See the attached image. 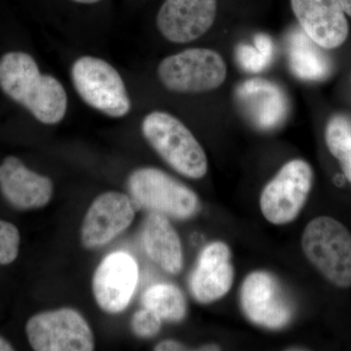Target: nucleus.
<instances>
[{"instance_id":"16","label":"nucleus","mask_w":351,"mask_h":351,"mask_svg":"<svg viewBox=\"0 0 351 351\" xmlns=\"http://www.w3.org/2000/svg\"><path fill=\"white\" fill-rule=\"evenodd\" d=\"M0 191L17 209H38L50 202L53 182L29 170L18 157L7 156L0 164Z\"/></svg>"},{"instance_id":"1","label":"nucleus","mask_w":351,"mask_h":351,"mask_svg":"<svg viewBox=\"0 0 351 351\" xmlns=\"http://www.w3.org/2000/svg\"><path fill=\"white\" fill-rule=\"evenodd\" d=\"M0 89L44 124H57L68 108L63 85L50 75H43L36 60L25 52L12 51L0 59Z\"/></svg>"},{"instance_id":"14","label":"nucleus","mask_w":351,"mask_h":351,"mask_svg":"<svg viewBox=\"0 0 351 351\" xmlns=\"http://www.w3.org/2000/svg\"><path fill=\"white\" fill-rule=\"evenodd\" d=\"M307 36L324 49L339 47L348 36V23L339 0H290Z\"/></svg>"},{"instance_id":"27","label":"nucleus","mask_w":351,"mask_h":351,"mask_svg":"<svg viewBox=\"0 0 351 351\" xmlns=\"http://www.w3.org/2000/svg\"><path fill=\"white\" fill-rule=\"evenodd\" d=\"M73 1L77 2L82 4H95L101 1V0H73Z\"/></svg>"},{"instance_id":"7","label":"nucleus","mask_w":351,"mask_h":351,"mask_svg":"<svg viewBox=\"0 0 351 351\" xmlns=\"http://www.w3.org/2000/svg\"><path fill=\"white\" fill-rule=\"evenodd\" d=\"M32 350L36 351H91L93 332L83 316L73 308L36 314L25 326Z\"/></svg>"},{"instance_id":"25","label":"nucleus","mask_w":351,"mask_h":351,"mask_svg":"<svg viewBox=\"0 0 351 351\" xmlns=\"http://www.w3.org/2000/svg\"><path fill=\"white\" fill-rule=\"evenodd\" d=\"M14 348L5 339L0 337V351H12Z\"/></svg>"},{"instance_id":"18","label":"nucleus","mask_w":351,"mask_h":351,"mask_svg":"<svg viewBox=\"0 0 351 351\" xmlns=\"http://www.w3.org/2000/svg\"><path fill=\"white\" fill-rule=\"evenodd\" d=\"M286 46L289 66L300 80L320 82L331 73V60L323 50L324 48L309 38L302 27L289 32Z\"/></svg>"},{"instance_id":"9","label":"nucleus","mask_w":351,"mask_h":351,"mask_svg":"<svg viewBox=\"0 0 351 351\" xmlns=\"http://www.w3.org/2000/svg\"><path fill=\"white\" fill-rule=\"evenodd\" d=\"M242 311L251 322L267 329H281L293 317V308L278 281L265 271L252 272L240 294Z\"/></svg>"},{"instance_id":"15","label":"nucleus","mask_w":351,"mask_h":351,"mask_svg":"<svg viewBox=\"0 0 351 351\" xmlns=\"http://www.w3.org/2000/svg\"><path fill=\"white\" fill-rule=\"evenodd\" d=\"M234 278L232 253L228 245L217 241L207 245L191 277V291L201 304L218 301L228 294Z\"/></svg>"},{"instance_id":"12","label":"nucleus","mask_w":351,"mask_h":351,"mask_svg":"<svg viewBox=\"0 0 351 351\" xmlns=\"http://www.w3.org/2000/svg\"><path fill=\"white\" fill-rule=\"evenodd\" d=\"M216 16L217 0H165L156 25L171 43H186L206 34Z\"/></svg>"},{"instance_id":"6","label":"nucleus","mask_w":351,"mask_h":351,"mask_svg":"<svg viewBox=\"0 0 351 351\" xmlns=\"http://www.w3.org/2000/svg\"><path fill=\"white\" fill-rule=\"evenodd\" d=\"M161 83L177 93H203L225 82L226 66L221 55L206 48H191L165 58L157 69Z\"/></svg>"},{"instance_id":"19","label":"nucleus","mask_w":351,"mask_h":351,"mask_svg":"<svg viewBox=\"0 0 351 351\" xmlns=\"http://www.w3.org/2000/svg\"><path fill=\"white\" fill-rule=\"evenodd\" d=\"M145 308L151 309L162 320L180 322L186 317V298L177 286L160 283L152 286L142 297Z\"/></svg>"},{"instance_id":"22","label":"nucleus","mask_w":351,"mask_h":351,"mask_svg":"<svg viewBox=\"0 0 351 351\" xmlns=\"http://www.w3.org/2000/svg\"><path fill=\"white\" fill-rule=\"evenodd\" d=\"M20 242V232L17 226L0 219V265H9L17 258Z\"/></svg>"},{"instance_id":"20","label":"nucleus","mask_w":351,"mask_h":351,"mask_svg":"<svg viewBox=\"0 0 351 351\" xmlns=\"http://www.w3.org/2000/svg\"><path fill=\"white\" fill-rule=\"evenodd\" d=\"M325 140L330 152L338 159L346 179L351 182V120L335 115L328 122Z\"/></svg>"},{"instance_id":"4","label":"nucleus","mask_w":351,"mask_h":351,"mask_svg":"<svg viewBox=\"0 0 351 351\" xmlns=\"http://www.w3.org/2000/svg\"><path fill=\"white\" fill-rule=\"evenodd\" d=\"M127 186L136 207L176 219L191 218L199 211V200L195 191L156 168L134 171Z\"/></svg>"},{"instance_id":"13","label":"nucleus","mask_w":351,"mask_h":351,"mask_svg":"<svg viewBox=\"0 0 351 351\" xmlns=\"http://www.w3.org/2000/svg\"><path fill=\"white\" fill-rule=\"evenodd\" d=\"M234 99L245 119L260 130H274L287 119V96L274 82L262 78L246 80L237 86Z\"/></svg>"},{"instance_id":"10","label":"nucleus","mask_w":351,"mask_h":351,"mask_svg":"<svg viewBox=\"0 0 351 351\" xmlns=\"http://www.w3.org/2000/svg\"><path fill=\"white\" fill-rule=\"evenodd\" d=\"M138 280L135 258L125 252H114L101 261L93 276L97 304L108 313H119L128 306Z\"/></svg>"},{"instance_id":"3","label":"nucleus","mask_w":351,"mask_h":351,"mask_svg":"<svg viewBox=\"0 0 351 351\" xmlns=\"http://www.w3.org/2000/svg\"><path fill=\"white\" fill-rule=\"evenodd\" d=\"M304 256L329 282L339 288L351 286V233L328 216L317 217L304 228Z\"/></svg>"},{"instance_id":"21","label":"nucleus","mask_w":351,"mask_h":351,"mask_svg":"<svg viewBox=\"0 0 351 351\" xmlns=\"http://www.w3.org/2000/svg\"><path fill=\"white\" fill-rule=\"evenodd\" d=\"M255 46L240 44L235 50V57L240 68L247 73H258L265 71L274 57V44L267 34H258Z\"/></svg>"},{"instance_id":"2","label":"nucleus","mask_w":351,"mask_h":351,"mask_svg":"<svg viewBox=\"0 0 351 351\" xmlns=\"http://www.w3.org/2000/svg\"><path fill=\"white\" fill-rule=\"evenodd\" d=\"M142 132L152 149L179 174L191 179L206 175V154L179 119L167 112H151L143 120Z\"/></svg>"},{"instance_id":"23","label":"nucleus","mask_w":351,"mask_h":351,"mask_svg":"<svg viewBox=\"0 0 351 351\" xmlns=\"http://www.w3.org/2000/svg\"><path fill=\"white\" fill-rule=\"evenodd\" d=\"M162 319L149 308L136 311L131 320L132 331L138 338L149 339L156 336L161 329Z\"/></svg>"},{"instance_id":"26","label":"nucleus","mask_w":351,"mask_h":351,"mask_svg":"<svg viewBox=\"0 0 351 351\" xmlns=\"http://www.w3.org/2000/svg\"><path fill=\"white\" fill-rule=\"evenodd\" d=\"M339 1H341L343 11L351 17V0H339Z\"/></svg>"},{"instance_id":"17","label":"nucleus","mask_w":351,"mask_h":351,"mask_svg":"<svg viewBox=\"0 0 351 351\" xmlns=\"http://www.w3.org/2000/svg\"><path fill=\"white\" fill-rule=\"evenodd\" d=\"M142 242L145 254L159 267L171 274L181 271V240L168 217L152 212L145 221Z\"/></svg>"},{"instance_id":"24","label":"nucleus","mask_w":351,"mask_h":351,"mask_svg":"<svg viewBox=\"0 0 351 351\" xmlns=\"http://www.w3.org/2000/svg\"><path fill=\"white\" fill-rule=\"evenodd\" d=\"M154 350L157 351H174V350H186V346L182 345L181 343H178L176 341H164L159 343L158 345L154 348Z\"/></svg>"},{"instance_id":"8","label":"nucleus","mask_w":351,"mask_h":351,"mask_svg":"<svg viewBox=\"0 0 351 351\" xmlns=\"http://www.w3.org/2000/svg\"><path fill=\"white\" fill-rule=\"evenodd\" d=\"M313 182V171L306 161H289L263 189L260 199L263 217L278 226L294 221L306 203Z\"/></svg>"},{"instance_id":"5","label":"nucleus","mask_w":351,"mask_h":351,"mask_svg":"<svg viewBox=\"0 0 351 351\" xmlns=\"http://www.w3.org/2000/svg\"><path fill=\"white\" fill-rule=\"evenodd\" d=\"M71 75L76 92L90 107L112 117L130 112L125 84L112 64L100 58L83 56L73 63Z\"/></svg>"},{"instance_id":"11","label":"nucleus","mask_w":351,"mask_h":351,"mask_svg":"<svg viewBox=\"0 0 351 351\" xmlns=\"http://www.w3.org/2000/svg\"><path fill=\"white\" fill-rule=\"evenodd\" d=\"M136 206L130 196L108 191L94 200L82 228V242L86 249L105 246L130 226Z\"/></svg>"}]
</instances>
